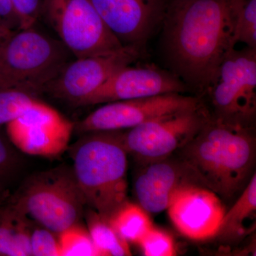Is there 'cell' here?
<instances>
[{
	"mask_svg": "<svg viewBox=\"0 0 256 256\" xmlns=\"http://www.w3.org/2000/svg\"><path fill=\"white\" fill-rule=\"evenodd\" d=\"M138 244L146 256L176 255V248L172 236L153 226Z\"/></svg>",
	"mask_w": 256,
	"mask_h": 256,
	"instance_id": "obj_23",
	"label": "cell"
},
{
	"mask_svg": "<svg viewBox=\"0 0 256 256\" xmlns=\"http://www.w3.org/2000/svg\"><path fill=\"white\" fill-rule=\"evenodd\" d=\"M32 220L10 200L0 207V256H32Z\"/></svg>",
	"mask_w": 256,
	"mask_h": 256,
	"instance_id": "obj_16",
	"label": "cell"
},
{
	"mask_svg": "<svg viewBox=\"0 0 256 256\" xmlns=\"http://www.w3.org/2000/svg\"><path fill=\"white\" fill-rule=\"evenodd\" d=\"M106 26L124 46L146 53V43L161 28L169 0H90Z\"/></svg>",
	"mask_w": 256,
	"mask_h": 256,
	"instance_id": "obj_12",
	"label": "cell"
},
{
	"mask_svg": "<svg viewBox=\"0 0 256 256\" xmlns=\"http://www.w3.org/2000/svg\"><path fill=\"white\" fill-rule=\"evenodd\" d=\"M166 210L178 232L195 240L216 236L226 212L220 196L196 184L180 188Z\"/></svg>",
	"mask_w": 256,
	"mask_h": 256,
	"instance_id": "obj_14",
	"label": "cell"
},
{
	"mask_svg": "<svg viewBox=\"0 0 256 256\" xmlns=\"http://www.w3.org/2000/svg\"><path fill=\"white\" fill-rule=\"evenodd\" d=\"M203 100L184 94L114 101L100 106L78 124L74 130L80 134L128 130L160 116L201 105Z\"/></svg>",
	"mask_w": 256,
	"mask_h": 256,
	"instance_id": "obj_9",
	"label": "cell"
},
{
	"mask_svg": "<svg viewBox=\"0 0 256 256\" xmlns=\"http://www.w3.org/2000/svg\"><path fill=\"white\" fill-rule=\"evenodd\" d=\"M190 1V0H171V2L173 4H182V3Z\"/></svg>",
	"mask_w": 256,
	"mask_h": 256,
	"instance_id": "obj_30",
	"label": "cell"
},
{
	"mask_svg": "<svg viewBox=\"0 0 256 256\" xmlns=\"http://www.w3.org/2000/svg\"><path fill=\"white\" fill-rule=\"evenodd\" d=\"M235 40L256 48V0H245L237 18Z\"/></svg>",
	"mask_w": 256,
	"mask_h": 256,
	"instance_id": "obj_22",
	"label": "cell"
},
{
	"mask_svg": "<svg viewBox=\"0 0 256 256\" xmlns=\"http://www.w3.org/2000/svg\"><path fill=\"white\" fill-rule=\"evenodd\" d=\"M21 28H32L42 18L44 0H11Z\"/></svg>",
	"mask_w": 256,
	"mask_h": 256,
	"instance_id": "obj_26",
	"label": "cell"
},
{
	"mask_svg": "<svg viewBox=\"0 0 256 256\" xmlns=\"http://www.w3.org/2000/svg\"><path fill=\"white\" fill-rule=\"evenodd\" d=\"M204 102L164 114L121 132L128 154L146 164L168 159L194 137L210 118Z\"/></svg>",
	"mask_w": 256,
	"mask_h": 256,
	"instance_id": "obj_7",
	"label": "cell"
},
{
	"mask_svg": "<svg viewBox=\"0 0 256 256\" xmlns=\"http://www.w3.org/2000/svg\"><path fill=\"white\" fill-rule=\"evenodd\" d=\"M256 176L252 175L233 206L226 212L216 236L224 240H236L247 235L256 226Z\"/></svg>",
	"mask_w": 256,
	"mask_h": 256,
	"instance_id": "obj_17",
	"label": "cell"
},
{
	"mask_svg": "<svg viewBox=\"0 0 256 256\" xmlns=\"http://www.w3.org/2000/svg\"><path fill=\"white\" fill-rule=\"evenodd\" d=\"M62 256H99L88 228L74 224L58 234Z\"/></svg>",
	"mask_w": 256,
	"mask_h": 256,
	"instance_id": "obj_20",
	"label": "cell"
},
{
	"mask_svg": "<svg viewBox=\"0 0 256 256\" xmlns=\"http://www.w3.org/2000/svg\"><path fill=\"white\" fill-rule=\"evenodd\" d=\"M38 100L36 96L14 89L0 90V129L20 117Z\"/></svg>",
	"mask_w": 256,
	"mask_h": 256,
	"instance_id": "obj_21",
	"label": "cell"
},
{
	"mask_svg": "<svg viewBox=\"0 0 256 256\" xmlns=\"http://www.w3.org/2000/svg\"><path fill=\"white\" fill-rule=\"evenodd\" d=\"M192 184L201 185L180 160L170 161L168 158L146 164L136 176L134 193L143 210L158 214L168 210L180 188Z\"/></svg>",
	"mask_w": 256,
	"mask_h": 256,
	"instance_id": "obj_15",
	"label": "cell"
},
{
	"mask_svg": "<svg viewBox=\"0 0 256 256\" xmlns=\"http://www.w3.org/2000/svg\"><path fill=\"white\" fill-rule=\"evenodd\" d=\"M31 250L32 256H62L58 234L42 226L33 227Z\"/></svg>",
	"mask_w": 256,
	"mask_h": 256,
	"instance_id": "obj_24",
	"label": "cell"
},
{
	"mask_svg": "<svg viewBox=\"0 0 256 256\" xmlns=\"http://www.w3.org/2000/svg\"><path fill=\"white\" fill-rule=\"evenodd\" d=\"M14 146L0 129V182L6 183L16 172L21 164Z\"/></svg>",
	"mask_w": 256,
	"mask_h": 256,
	"instance_id": "obj_25",
	"label": "cell"
},
{
	"mask_svg": "<svg viewBox=\"0 0 256 256\" xmlns=\"http://www.w3.org/2000/svg\"><path fill=\"white\" fill-rule=\"evenodd\" d=\"M108 220L121 238L133 244H138L152 227L148 212L139 204L128 201Z\"/></svg>",
	"mask_w": 256,
	"mask_h": 256,
	"instance_id": "obj_18",
	"label": "cell"
},
{
	"mask_svg": "<svg viewBox=\"0 0 256 256\" xmlns=\"http://www.w3.org/2000/svg\"><path fill=\"white\" fill-rule=\"evenodd\" d=\"M210 98V116L244 127L254 128L256 117V48L234 50L225 57Z\"/></svg>",
	"mask_w": 256,
	"mask_h": 256,
	"instance_id": "obj_6",
	"label": "cell"
},
{
	"mask_svg": "<svg viewBox=\"0 0 256 256\" xmlns=\"http://www.w3.org/2000/svg\"><path fill=\"white\" fill-rule=\"evenodd\" d=\"M180 161L198 182L225 198L246 186L256 160L254 128L230 124L210 116L180 149Z\"/></svg>",
	"mask_w": 256,
	"mask_h": 256,
	"instance_id": "obj_2",
	"label": "cell"
},
{
	"mask_svg": "<svg viewBox=\"0 0 256 256\" xmlns=\"http://www.w3.org/2000/svg\"><path fill=\"white\" fill-rule=\"evenodd\" d=\"M1 20H0V47L2 46L10 36L14 33Z\"/></svg>",
	"mask_w": 256,
	"mask_h": 256,
	"instance_id": "obj_28",
	"label": "cell"
},
{
	"mask_svg": "<svg viewBox=\"0 0 256 256\" xmlns=\"http://www.w3.org/2000/svg\"><path fill=\"white\" fill-rule=\"evenodd\" d=\"M121 130L85 133L70 148L86 206L108 220L128 201V152Z\"/></svg>",
	"mask_w": 256,
	"mask_h": 256,
	"instance_id": "obj_3",
	"label": "cell"
},
{
	"mask_svg": "<svg viewBox=\"0 0 256 256\" xmlns=\"http://www.w3.org/2000/svg\"><path fill=\"white\" fill-rule=\"evenodd\" d=\"M144 52L131 46L70 60L46 89V94L78 106L120 69L133 64Z\"/></svg>",
	"mask_w": 256,
	"mask_h": 256,
	"instance_id": "obj_11",
	"label": "cell"
},
{
	"mask_svg": "<svg viewBox=\"0 0 256 256\" xmlns=\"http://www.w3.org/2000/svg\"><path fill=\"white\" fill-rule=\"evenodd\" d=\"M6 126L8 138L16 149L47 158L68 149L74 130L73 122L40 100Z\"/></svg>",
	"mask_w": 256,
	"mask_h": 256,
	"instance_id": "obj_10",
	"label": "cell"
},
{
	"mask_svg": "<svg viewBox=\"0 0 256 256\" xmlns=\"http://www.w3.org/2000/svg\"><path fill=\"white\" fill-rule=\"evenodd\" d=\"M245 0L170 2L162 24L163 58L170 72L201 98L235 48L237 18Z\"/></svg>",
	"mask_w": 256,
	"mask_h": 256,
	"instance_id": "obj_1",
	"label": "cell"
},
{
	"mask_svg": "<svg viewBox=\"0 0 256 256\" xmlns=\"http://www.w3.org/2000/svg\"><path fill=\"white\" fill-rule=\"evenodd\" d=\"M188 89L178 76L153 64L126 66L79 106H95L168 94H184Z\"/></svg>",
	"mask_w": 256,
	"mask_h": 256,
	"instance_id": "obj_13",
	"label": "cell"
},
{
	"mask_svg": "<svg viewBox=\"0 0 256 256\" xmlns=\"http://www.w3.org/2000/svg\"><path fill=\"white\" fill-rule=\"evenodd\" d=\"M62 42L34 26L14 32L0 47V90L14 89L38 98L70 62Z\"/></svg>",
	"mask_w": 256,
	"mask_h": 256,
	"instance_id": "obj_4",
	"label": "cell"
},
{
	"mask_svg": "<svg viewBox=\"0 0 256 256\" xmlns=\"http://www.w3.org/2000/svg\"><path fill=\"white\" fill-rule=\"evenodd\" d=\"M87 228L99 256H131L129 242L116 233L108 220L89 208L86 216Z\"/></svg>",
	"mask_w": 256,
	"mask_h": 256,
	"instance_id": "obj_19",
	"label": "cell"
},
{
	"mask_svg": "<svg viewBox=\"0 0 256 256\" xmlns=\"http://www.w3.org/2000/svg\"><path fill=\"white\" fill-rule=\"evenodd\" d=\"M0 20L12 31H18L21 28L11 0H0Z\"/></svg>",
	"mask_w": 256,
	"mask_h": 256,
	"instance_id": "obj_27",
	"label": "cell"
},
{
	"mask_svg": "<svg viewBox=\"0 0 256 256\" xmlns=\"http://www.w3.org/2000/svg\"><path fill=\"white\" fill-rule=\"evenodd\" d=\"M42 18L75 58L104 54L124 46L90 0H44Z\"/></svg>",
	"mask_w": 256,
	"mask_h": 256,
	"instance_id": "obj_8",
	"label": "cell"
},
{
	"mask_svg": "<svg viewBox=\"0 0 256 256\" xmlns=\"http://www.w3.org/2000/svg\"><path fill=\"white\" fill-rule=\"evenodd\" d=\"M28 218L58 234L79 223L86 206L72 168L36 173L10 198Z\"/></svg>",
	"mask_w": 256,
	"mask_h": 256,
	"instance_id": "obj_5",
	"label": "cell"
},
{
	"mask_svg": "<svg viewBox=\"0 0 256 256\" xmlns=\"http://www.w3.org/2000/svg\"><path fill=\"white\" fill-rule=\"evenodd\" d=\"M6 200V191L4 184L0 182V207Z\"/></svg>",
	"mask_w": 256,
	"mask_h": 256,
	"instance_id": "obj_29",
	"label": "cell"
}]
</instances>
